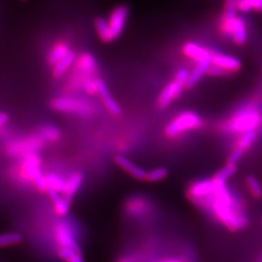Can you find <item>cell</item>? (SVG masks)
I'll use <instances>...</instances> for the list:
<instances>
[{
  "label": "cell",
  "instance_id": "1",
  "mask_svg": "<svg viewBox=\"0 0 262 262\" xmlns=\"http://www.w3.org/2000/svg\"><path fill=\"white\" fill-rule=\"evenodd\" d=\"M213 181L212 191L193 204L205 211L226 229L232 232L242 230L248 225V219L241 203L231 194L226 182L215 177Z\"/></svg>",
  "mask_w": 262,
  "mask_h": 262
},
{
  "label": "cell",
  "instance_id": "2",
  "mask_svg": "<svg viewBox=\"0 0 262 262\" xmlns=\"http://www.w3.org/2000/svg\"><path fill=\"white\" fill-rule=\"evenodd\" d=\"M236 1H227L221 21L223 34L230 37L237 45H243L247 40V28L242 18L236 16Z\"/></svg>",
  "mask_w": 262,
  "mask_h": 262
},
{
  "label": "cell",
  "instance_id": "3",
  "mask_svg": "<svg viewBox=\"0 0 262 262\" xmlns=\"http://www.w3.org/2000/svg\"><path fill=\"white\" fill-rule=\"evenodd\" d=\"M260 122V112L253 107H249L236 113L225 124V129L229 131V133L244 134L249 131L255 130L259 126Z\"/></svg>",
  "mask_w": 262,
  "mask_h": 262
},
{
  "label": "cell",
  "instance_id": "4",
  "mask_svg": "<svg viewBox=\"0 0 262 262\" xmlns=\"http://www.w3.org/2000/svg\"><path fill=\"white\" fill-rule=\"evenodd\" d=\"M202 123L200 117L193 112L181 113L176 118L169 122L165 128V134L168 137H176L186 131L198 128Z\"/></svg>",
  "mask_w": 262,
  "mask_h": 262
},
{
  "label": "cell",
  "instance_id": "5",
  "mask_svg": "<svg viewBox=\"0 0 262 262\" xmlns=\"http://www.w3.org/2000/svg\"><path fill=\"white\" fill-rule=\"evenodd\" d=\"M45 144V140L37 134L31 135L23 140L16 141L11 143L7 148V154L9 157H28L33 155L36 150L41 149Z\"/></svg>",
  "mask_w": 262,
  "mask_h": 262
},
{
  "label": "cell",
  "instance_id": "6",
  "mask_svg": "<svg viewBox=\"0 0 262 262\" xmlns=\"http://www.w3.org/2000/svg\"><path fill=\"white\" fill-rule=\"evenodd\" d=\"M52 107L56 111L77 114L79 116L88 117L92 113V106L82 99L74 97H57L52 101Z\"/></svg>",
  "mask_w": 262,
  "mask_h": 262
},
{
  "label": "cell",
  "instance_id": "7",
  "mask_svg": "<svg viewBox=\"0 0 262 262\" xmlns=\"http://www.w3.org/2000/svg\"><path fill=\"white\" fill-rule=\"evenodd\" d=\"M54 236L56 243L58 245V248L69 249L76 253H82V250L77 240L74 230L66 223L60 222L56 224L54 228Z\"/></svg>",
  "mask_w": 262,
  "mask_h": 262
},
{
  "label": "cell",
  "instance_id": "8",
  "mask_svg": "<svg viewBox=\"0 0 262 262\" xmlns=\"http://www.w3.org/2000/svg\"><path fill=\"white\" fill-rule=\"evenodd\" d=\"M41 160L35 154L26 157L23 161L24 170L27 173L28 178L32 180L39 190L47 191L48 185L46 176H44L40 170Z\"/></svg>",
  "mask_w": 262,
  "mask_h": 262
},
{
  "label": "cell",
  "instance_id": "9",
  "mask_svg": "<svg viewBox=\"0 0 262 262\" xmlns=\"http://www.w3.org/2000/svg\"><path fill=\"white\" fill-rule=\"evenodd\" d=\"M128 16V8L124 5H120L113 10L108 21L109 28L112 33L113 39H117L121 34L125 26Z\"/></svg>",
  "mask_w": 262,
  "mask_h": 262
},
{
  "label": "cell",
  "instance_id": "10",
  "mask_svg": "<svg viewBox=\"0 0 262 262\" xmlns=\"http://www.w3.org/2000/svg\"><path fill=\"white\" fill-rule=\"evenodd\" d=\"M184 88H186V85L181 84L175 79L173 81H171L167 84V85H165V88L159 94V99H158V104H159V107L166 108L167 106L172 103V101L174 99L178 98L182 94Z\"/></svg>",
  "mask_w": 262,
  "mask_h": 262
},
{
  "label": "cell",
  "instance_id": "11",
  "mask_svg": "<svg viewBox=\"0 0 262 262\" xmlns=\"http://www.w3.org/2000/svg\"><path fill=\"white\" fill-rule=\"evenodd\" d=\"M150 204L141 197H132L125 204L126 214L133 219H141L150 212Z\"/></svg>",
  "mask_w": 262,
  "mask_h": 262
},
{
  "label": "cell",
  "instance_id": "12",
  "mask_svg": "<svg viewBox=\"0 0 262 262\" xmlns=\"http://www.w3.org/2000/svg\"><path fill=\"white\" fill-rule=\"evenodd\" d=\"M212 64L224 69L228 74L236 72L241 68V61L238 58L216 52H213Z\"/></svg>",
  "mask_w": 262,
  "mask_h": 262
},
{
  "label": "cell",
  "instance_id": "13",
  "mask_svg": "<svg viewBox=\"0 0 262 262\" xmlns=\"http://www.w3.org/2000/svg\"><path fill=\"white\" fill-rule=\"evenodd\" d=\"M96 84H97V94L99 95L101 101L103 102L104 106L113 115H119L121 113V108L119 104L117 103L116 100L113 98L106 84L101 79H97Z\"/></svg>",
  "mask_w": 262,
  "mask_h": 262
},
{
  "label": "cell",
  "instance_id": "14",
  "mask_svg": "<svg viewBox=\"0 0 262 262\" xmlns=\"http://www.w3.org/2000/svg\"><path fill=\"white\" fill-rule=\"evenodd\" d=\"M116 163L123 169L125 172H127L133 178L144 181L147 179V171L141 168L140 166L136 165L132 160L124 157V156H117L115 158Z\"/></svg>",
  "mask_w": 262,
  "mask_h": 262
},
{
  "label": "cell",
  "instance_id": "15",
  "mask_svg": "<svg viewBox=\"0 0 262 262\" xmlns=\"http://www.w3.org/2000/svg\"><path fill=\"white\" fill-rule=\"evenodd\" d=\"M184 54L188 56L189 58H192L196 62L202 61L207 58H210L213 56V52L208 50L206 48L201 47L193 42H187L183 47Z\"/></svg>",
  "mask_w": 262,
  "mask_h": 262
},
{
  "label": "cell",
  "instance_id": "16",
  "mask_svg": "<svg viewBox=\"0 0 262 262\" xmlns=\"http://www.w3.org/2000/svg\"><path fill=\"white\" fill-rule=\"evenodd\" d=\"M211 66H212V57L197 62L195 68L189 73V77H188L186 88H187V89L193 88L201 80V78L205 75L206 73H208V70H209Z\"/></svg>",
  "mask_w": 262,
  "mask_h": 262
},
{
  "label": "cell",
  "instance_id": "17",
  "mask_svg": "<svg viewBox=\"0 0 262 262\" xmlns=\"http://www.w3.org/2000/svg\"><path fill=\"white\" fill-rule=\"evenodd\" d=\"M82 183H83V175L80 172L73 173L68 178V180L66 181L64 191L62 193V197L66 199V201L71 203L72 198L75 196L76 193L80 189V187L82 186Z\"/></svg>",
  "mask_w": 262,
  "mask_h": 262
},
{
  "label": "cell",
  "instance_id": "18",
  "mask_svg": "<svg viewBox=\"0 0 262 262\" xmlns=\"http://www.w3.org/2000/svg\"><path fill=\"white\" fill-rule=\"evenodd\" d=\"M76 69L84 75H92L96 70V63L94 56L84 53L77 58Z\"/></svg>",
  "mask_w": 262,
  "mask_h": 262
},
{
  "label": "cell",
  "instance_id": "19",
  "mask_svg": "<svg viewBox=\"0 0 262 262\" xmlns=\"http://www.w3.org/2000/svg\"><path fill=\"white\" fill-rule=\"evenodd\" d=\"M47 192L54 204V209H55L56 215H58L59 216H66L69 212L70 203L68 201H66L63 197L60 196L57 191L50 188V187L48 188Z\"/></svg>",
  "mask_w": 262,
  "mask_h": 262
},
{
  "label": "cell",
  "instance_id": "20",
  "mask_svg": "<svg viewBox=\"0 0 262 262\" xmlns=\"http://www.w3.org/2000/svg\"><path fill=\"white\" fill-rule=\"evenodd\" d=\"M71 50L68 47V45L66 43H58L56 44L55 47L53 48V50L51 51L50 55L48 56V62L49 64L52 66H56L57 62H59L63 57H66L68 53Z\"/></svg>",
  "mask_w": 262,
  "mask_h": 262
},
{
  "label": "cell",
  "instance_id": "21",
  "mask_svg": "<svg viewBox=\"0 0 262 262\" xmlns=\"http://www.w3.org/2000/svg\"><path fill=\"white\" fill-rule=\"evenodd\" d=\"M75 59V53L73 51H70L66 57H63L59 62H57L56 66H54L53 75L56 78L61 77L69 69V67L74 63Z\"/></svg>",
  "mask_w": 262,
  "mask_h": 262
},
{
  "label": "cell",
  "instance_id": "22",
  "mask_svg": "<svg viewBox=\"0 0 262 262\" xmlns=\"http://www.w3.org/2000/svg\"><path fill=\"white\" fill-rule=\"evenodd\" d=\"M95 28L96 31L99 35V37L101 38V40L104 42H111L113 39L112 33L109 28L108 21L103 18H98L95 20Z\"/></svg>",
  "mask_w": 262,
  "mask_h": 262
},
{
  "label": "cell",
  "instance_id": "23",
  "mask_svg": "<svg viewBox=\"0 0 262 262\" xmlns=\"http://www.w3.org/2000/svg\"><path fill=\"white\" fill-rule=\"evenodd\" d=\"M23 241V236L19 232H6L0 234V249L19 245Z\"/></svg>",
  "mask_w": 262,
  "mask_h": 262
},
{
  "label": "cell",
  "instance_id": "24",
  "mask_svg": "<svg viewBox=\"0 0 262 262\" xmlns=\"http://www.w3.org/2000/svg\"><path fill=\"white\" fill-rule=\"evenodd\" d=\"M57 255L62 261L64 262H84L82 253H76L69 249L58 248Z\"/></svg>",
  "mask_w": 262,
  "mask_h": 262
},
{
  "label": "cell",
  "instance_id": "25",
  "mask_svg": "<svg viewBox=\"0 0 262 262\" xmlns=\"http://www.w3.org/2000/svg\"><path fill=\"white\" fill-rule=\"evenodd\" d=\"M38 134L45 141L56 142L60 138V131L55 126L52 125H44L41 126L38 130Z\"/></svg>",
  "mask_w": 262,
  "mask_h": 262
},
{
  "label": "cell",
  "instance_id": "26",
  "mask_svg": "<svg viewBox=\"0 0 262 262\" xmlns=\"http://www.w3.org/2000/svg\"><path fill=\"white\" fill-rule=\"evenodd\" d=\"M46 182H47L48 188L50 187L57 191L58 193H63L66 188V181L61 177L52 173L46 176Z\"/></svg>",
  "mask_w": 262,
  "mask_h": 262
},
{
  "label": "cell",
  "instance_id": "27",
  "mask_svg": "<svg viewBox=\"0 0 262 262\" xmlns=\"http://www.w3.org/2000/svg\"><path fill=\"white\" fill-rule=\"evenodd\" d=\"M256 135L257 134H256V131L255 130L249 131V132L244 133L238 141L236 148L245 152L253 145V142L256 139Z\"/></svg>",
  "mask_w": 262,
  "mask_h": 262
},
{
  "label": "cell",
  "instance_id": "28",
  "mask_svg": "<svg viewBox=\"0 0 262 262\" xmlns=\"http://www.w3.org/2000/svg\"><path fill=\"white\" fill-rule=\"evenodd\" d=\"M167 169L164 167H158V168L151 169L149 172H147V181L151 183H157L159 181H162L163 179L167 177Z\"/></svg>",
  "mask_w": 262,
  "mask_h": 262
},
{
  "label": "cell",
  "instance_id": "29",
  "mask_svg": "<svg viewBox=\"0 0 262 262\" xmlns=\"http://www.w3.org/2000/svg\"><path fill=\"white\" fill-rule=\"evenodd\" d=\"M144 256L143 253L139 252H127L122 253L117 259L116 262H143Z\"/></svg>",
  "mask_w": 262,
  "mask_h": 262
},
{
  "label": "cell",
  "instance_id": "30",
  "mask_svg": "<svg viewBox=\"0 0 262 262\" xmlns=\"http://www.w3.org/2000/svg\"><path fill=\"white\" fill-rule=\"evenodd\" d=\"M247 186L250 190V192L253 194L255 198H260L262 196V188L260 184L256 179L250 176L247 179Z\"/></svg>",
  "mask_w": 262,
  "mask_h": 262
},
{
  "label": "cell",
  "instance_id": "31",
  "mask_svg": "<svg viewBox=\"0 0 262 262\" xmlns=\"http://www.w3.org/2000/svg\"><path fill=\"white\" fill-rule=\"evenodd\" d=\"M236 170H237V169H236L235 165L228 164V163H227V165H225L224 168L216 173V175H215V178L222 180V181L226 182L227 179H229L231 176L234 175Z\"/></svg>",
  "mask_w": 262,
  "mask_h": 262
},
{
  "label": "cell",
  "instance_id": "32",
  "mask_svg": "<svg viewBox=\"0 0 262 262\" xmlns=\"http://www.w3.org/2000/svg\"><path fill=\"white\" fill-rule=\"evenodd\" d=\"M83 88H84V92L86 94H91V95L97 94L96 80H94V79H86V80H84Z\"/></svg>",
  "mask_w": 262,
  "mask_h": 262
},
{
  "label": "cell",
  "instance_id": "33",
  "mask_svg": "<svg viewBox=\"0 0 262 262\" xmlns=\"http://www.w3.org/2000/svg\"><path fill=\"white\" fill-rule=\"evenodd\" d=\"M236 9L242 13H248L253 10L251 0H241V1H236Z\"/></svg>",
  "mask_w": 262,
  "mask_h": 262
},
{
  "label": "cell",
  "instance_id": "34",
  "mask_svg": "<svg viewBox=\"0 0 262 262\" xmlns=\"http://www.w3.org/2000/svg\"><path fill=\"white\" fill-rule=\"evenodd\" d=\"M188 77H189V72L187 71V69L185 68H182L178 70V72L176 73L175 75V80L180 82L181 84H185L187 85V80H188Z\"/></svg>",
  "mask_w": 262,
  "mask_h": 262
},
{
  "label": "cell",
  "instance_id": "35",
  "mask_svg": "<svg viewBox=\"0 0 262 262\" xmlns=\"http://www.w3.org/2000/svg\"><path fill=\"white\" fill-rule=\"evenodd\" d=\"M243 155L244 151L237 149V148H235L234 150L231 151V154H230V156L228 158V164L235 165L241 159V158L243 157Z\"/></svg>",
  "mask_w": 262,
  "mask_h": 262
},
{
  "label": "cell",
  "instance_id": "36",
  "mask_svg": "<svg viewBox=\"0 0 262 262\" xmlns=\"http://www.w3.org/2000/svg\"><path fill=\"white\" fill-rule=\"evenodd\" d=\"M208 74L211 76H214V77H223V76H226L228 73L225 71L224 69L217 67V66H211V67L209 68L208 70Z\"/></svg>",
  "mask_w": 262,
  "mask_h": 262
},
{
  "label": "cell",
  "instance_id": "37",
  "mask_svg": "<svg viewBox=\"0 0 262 262\" xmlns=\"http://www.w3.org/2000/svg\"><path fill=\"white\" fill-rule=\"evenodd\" d=\"M156 262H187L183 257H175V256H169L166 258H161Z\"/></svg>",
  "mask_w": 262,
  "mask_h": 262
},
{
  "label": "cell",
  "instance_id": "38",
  "mask_svg": "<svg viewBox=\"0 0 262 262\" xmlns=\"http://www.w3.org/2000/svg\"><path fill=\"white\" fill-rule=\"evenodd\" d=\"M253 10L257 12H262V0H251Z\"/></svg>",
  "mask_w": 262,
  "mask_h": 262
},
{
  "label": "cell",
  "instance_id": "39",
  "mask_svg": "<svg viewBox=\"0 0 262 262\" xmlns=\"http://www.w3.org/2000/svg\"><path fill=\"white\" fill-rule=\"evenodd\" d=\"M9 120V116L8 114L4 112H0V126H2L3 124H5Z\"/></svg>",
  "mask_w": 262,
  "mask_h": 262
}]
</instances>
